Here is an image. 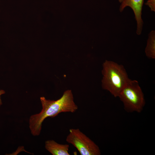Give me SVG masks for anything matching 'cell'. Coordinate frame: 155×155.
<instances>
[{
  "label": "cell",
  "instance_id": "1",
  "mask_svg": "<svg viewBox=\"0 0 155 155\" xmlns=\"http://www.w3.org/2000/svg\"><path fill=\"white\" fill-rule=\"evenodd\" d=\"M40 99L42 106L41 111L32 115L29 121V127L34 136L40 135L42 123L46 118L55 117L63 112L73 113L78 108L70 90L65 91L62 96L56 100H47L43 96L40 97Z\"/></svg>",
  "mask_w": 155,
  "mask_h": 155
},
{
  "label": "cell",
  "instance_id": "2",
  "mask_svg": "<svg viewBox=\"0 0 155 155\" xmlns=\"http://www.w3.org/2000/svg\"><path fill=\"white\" fill-rule=\"evenodd\" d=\"M102 66L103 89L108 91L115 97H118L130 79L125 69L122 65L107 60L103 63Z\"/></svg>",
  "mask_w": 155,
  "mask_h": 155
},
{
  "label": "cell",
  "instance_id": "3",
  "mask_svg": "<svg viewBox=\"0 0 155 155\" xmlns=\"http://www.w3.org/2000/svg\"><path fill=\"white\" fill-rule=\"evenodd\" d=\"M119 97L123 102L124 109L128 113H141L145 104L144 95L135 80L129 79L121 92Z\"/></svg>",
  "mask_w": 155,
  "mask_h": 155
},
{
  "label": "cell",
  "instance_id": "4",
  "mask_svg": "<svg viewBox=\"0 0 155 155\" xmlns=\"http://www.w3.org/2000/svg\"><path fill=\"white\" fill-rule=\"evenodd\" d=\"M66 141L78 150L81 155H100L98 146L79 129H70Z\"/></svg>",
  "mask_w": 155,
  "mask_h": 155
},
{
  "label": "cell",
  "instance_id": "5",
  "mask_svg": "<svg viewBox=\"0 0 155 155\" xmlns=\"http://www.w3.org/2000/svg\"><path fill=\"white\" fill-rule=\"evenodd\" d=\"M144 1V0H123L119 8V11L121 12L127 7L132 9L137 22L136 33L138 35L141 34L143 30L144 22L142 15Z\"/></svg>",
  "mask_w": 155,
  "mask_h": 155
},
{
  "label": "cell",
  "instance_id": "6",
  "mask_svg": "<svg viewBox=\"0 0 155 155\" xmlns=\"http://www.w3.org/2000/svg\"><path fill=\"white\" fill-rule=\"evenodd\" d=\"M45 148L53 155H70L69 145L59 144L53 140L45 141Z\"/></svg>",
  "mask_w": 155,
  "mask_h": 155
},
{
  "label": "cell",
  "instance_id": "7",
  "mask_svg": "<svg viewBox=\"0 0 155 155\" xmlns=\"http://www.w3.org/2000/svg\"><path fill=\"white\" fill-rule=\"evenodd\" d=\"M147 44L145 49L146 56L150 58H155V31L152 30L148 34Z\"/></svg>",
  "mask_w": 155,
  "mask_h": 155
},
{
  "label": "cell",
  "instance_id": "8",
  "mask_svg": "<svg viewBox=\"0 0 155 155\" xmlns=\"http://www.w3.org/2000/svg\"><path fill=\"white\" fill-rule=\"evenodd\" d=\"M145 4L150 8L151 11H155V0H147Z\"/></svg>",
  "mask_w": 155,
  "mask_h": 155
},
{
  "label": "cell",
  "instance_id": "9",
  "mask_svg": "<svg viewBox=\"0 0 155 155\" xmlns=\"http://www.w3.org/2000/svg\"><path fill=\"white\" fill-rule=\"evenodd\" d=\"M5 93V92L3 90H0V106H1V105L2 104V100L1 99V96L2 95L4 94Z\"/></svg>",
  "mask_w": 155,
  "mask_h": 155
},
{
  "label": "cell",
  "instance_id": "10",
  "mask_svg": "<svg viewBox=\"0 0 155 155\" xmlns=\"http://www.w3.org/2000/svg\"><path fill=\"white\" fill-rule=\"evenodd\" d=\"M118 1L120 3H121L123 1V0H118Z\"/></svg>",
  "mask_w": 155,
  "mask_h": 155
}]
</instances>
